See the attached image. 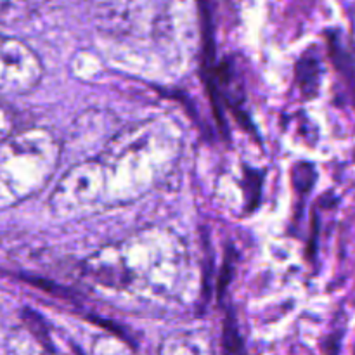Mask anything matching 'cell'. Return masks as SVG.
<instances>
[{"label": "cell", "mask_w": 355, "mask_h": 355, "mask_svg": "<svg viewBox=\"0 0 355 355\" xmlns=\"http://www.w3.org/2000/svg\"><path fill=\"white\" fill-rule=\"evenodd\" d=\"M224 355H243V343L239 338L238 324L232 311L227 312L224 326Z\"/></svg>", "instance_id": "cell-2"}, {"label": "cell", "mask_w": 355, "mask_h": 355, "mask_svg": "<svg viewBox=\"0 0 355 355\" xmlns=\"http://www.w3.org/2000/svg\"><path fill=\"white\" fill-rule=\"evenodd\" d=\"M9 130H10L9 113H7V110L2 106V103H0V141H3V139L7 137Z\"/></svg>", "instance_id": "cell-3"}, {"label": "cell", "mask_w": 355, "mask_h": 355, "mask_svg": "<svg viewBox=\"0 0 355 355\" xmlns=\"http://www.w3.org/2000/svg\"><path fill=\"white\" fill-rule=\"evenodd\" d=\"M40 76L37 58L16 38L0 33V96L28 92Z\"/></svg>", "instance_id": "cell-1"}]
</instances>
